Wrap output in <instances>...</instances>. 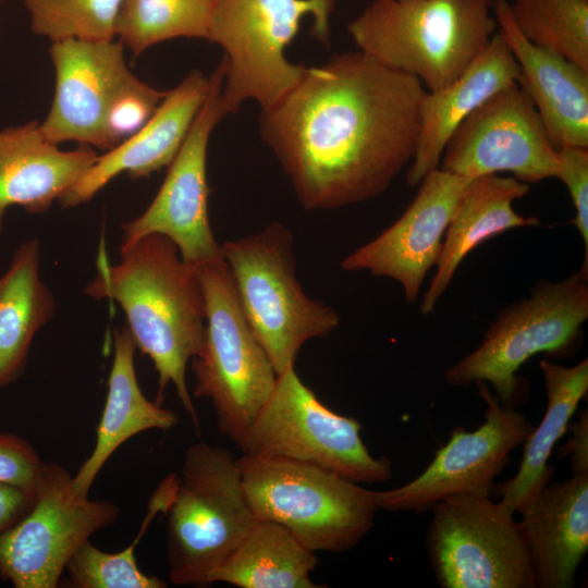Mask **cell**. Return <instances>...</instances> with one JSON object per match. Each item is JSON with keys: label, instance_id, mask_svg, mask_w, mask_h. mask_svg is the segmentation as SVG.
Wrapping results in <instances>:
<instances>
[{"label": "cell", "instance_id": "cell-29", "mask_svg": "<svg viewBox=\"0 0 588 588\" xmlns=\"http://www.w3.org/2000/svg\"><path fill=\"white\" fill-rule=\"evenodd\" d=\"M507 7L530 42L588 70V0H507Z\"/></svg>", "mask_w": 588, "mask_h": 588}, {"label": "cell", "instance_id": "cell-23", "mask_svg": "<svg viewBox=\"0 0 588 588\" xmlns=\"http://www.w3.org/2000/svg\"><path fill=\"white\" fill-rule=\"evenodd\" d=\"M529 192V185L515 177L488 174L466 185L449 222L437 271L422 296L420 313H433L449 287L460 264L478 245L507 230L538 225L535 217L517 213L513 204Z\"/></svg>", "mask_w": 588, "mask_h": 588}, {"label": "cell", "instance_id": "cell-9", "mask_svg": "<svg viewBox=\"0 0 588 588\" xmlns=\"http://www.w3.org/2000/svg\"><path fill=\"white\" fill-rule=\"evenodd\" d=\"M588 318V266L560 281H541L529 297L501 310L480 344L444 370L452 387L486 382L504 406L520 397L519 367L538 353L572 347Z\"/></svg>", "mask_w": 588, "mask_h": 588}, {"label": "cell", "instance_id": "cell-32", "mask_svg": "<svg viewBox=\"0 0 588 588\" xmlns=\"http://www.w3.org/2000/svg\"><path fill=\"white\" fill-rule=\"evenodd\" d=\"M166 93L132 75L114 98L108 113L107 135L111 149L146 124Z\"/></svg>", "mask_w": 588, "mask_h": 588}, {"label": "cell", "instance_id": "cell-5", "mask_svg": "<svg viewBox=\"0 0 588 588\" xmlns=\"http://www.w3.org/2000/svg\"><path fill=\"white\" fill-rule=\"evenodd\" d=\"M167 513L169 580L177 586L210 585L256 520L236 457L205 441L186 449Z\"/></svg>", "mask_w": 588, "mask_h": 588}, {"label": "cell", "instance_id": "cell-15", "mask_svg": "<svg viewBox=\"0 0 588 588\" xmlns=\"http://www.w3.org/2000/svg\"><path fill=\"white\" fill-rule=\"evenodd\" d=\"M440 164L470 180L510 172L529 185L555 177L559 159L535 106L514 83L464 119L448 140Z\"/></svg>", "mask_w": 588, "mask_h": 588}, {"label": "cell", "instance_id": "cell-37", "mask_svg": "<svg viewBox=\"0 0 588 588\" xmlns=\"http://www.w3.org/2000/svg\"><path fill=\"white\" fill-rule=\"evenodd\" d=\"M1 1V0H0Z\"/></svg>", "mask_w": 588, "mask_h": 588}, {"label": "cell", "instance_id": "cell-8", "mask_svg": "<svg viewBox=\"0 0 588 588\" xmlns=\"http://www.w3.org/2000/svg\"><path fill=\"white\" fill-rule=\"evenodd\" d=\"M206 322L200 352L191 360L195 397H207L217 428L235 444L270 395L274 370L241 308L222 256L198 267Z\"/></svg>", "mask_w": 588, "mask_h": 588}, {"label": "cell", "instance_id": "cell-38", "mask_svg": "<svg viewBox=\"0 0 588 588\" xmlns=\"http://www.w3.org/2000/svg\"><path fill=\"white\" fill-rule=\"evenodd\" d=\"M492 1V0H491Z\"/></svg>", "mask_w": 588, "mask_h": 588}, {"label": "cell", "instance_id": "cell-28", "mask_svg": "<svg viewBox=\"0 0 588 588\" xmlns=\"http://www.w3.org/2000/svg\"><path fill=\"white\" fill-rule=\"evenodd\" d=\"M216 0H123L115 38L137 57L176 38L208 39Z\"/></svg>", "mask_w": 588, "mask_h": 588}, {"label": "cell", "instance_id": "cell-36", "mask_svg": "<svg viewBox=\"0 0 588 588\" xmlns=\"http://www.w3.org/2000/svg\"><path fill=\"white\" fill-rule=\"evenodd\" d=\"M571 437L562 446L561 455L569 456L573 475L588 474V413L584 411L568 425Z\"/></svg>", "mask_w": 588, "mask_h": 588}, {"label": "cell", "instance_id": "cell-30", "mask_svg": "<svg viewBox=\"0 0 588 588\" xmlns=\"http://www.w3.org/2000/svg\"><path fill=\"white\" fill-rule=\"evenodd\" d=\"M167 507V497L157 491L139 532L133 542L119 552H106L84 542L69 561L64 573L74 588H164L168 584L144 573L137 564L135 549L148 524L159 510Z\"/></svg>", "mask_w": 588, "mask_h": 588}, {"label": "cell", "instance_id": "cell-22", "mask_svg": "<svg viewBox=\"0 0 588 588\" xmlns=\"http://www.w3.org/2000/svg\"><path fill=\"white\" fill-rule=\"evenodd\" d=\"M518 64L497 33L486 48L452 83L436 91L426 90L419 107L416 149L406 182L417 186L439 168L444 147L457 126L497 91L518 83Z\"/></svg>", "mask_w": 588, "mask_h": 588}, {"label": "cell", "instance_id": "cell-1", "mask_svg": "<svg viewBox=\"0 0 588 588\" xmlns=\"http://www.w3.org/2000/svg\"><path fill=\"white\" fill-rule=\"evenodd\" d=\"M425 91L360 50L336 53L260 109V137L304 209L355 205L385 192L413 160Z\"/></svg>", "mask_w": 588, "mask_h": 588}, {"label": "cell", "instance_id": "cell-3", "mask_svg": "<svg viewBox=\"0 0 588 588\" xmlns=\"http://www.w3.org/2000/svg\"><path fill=\"white\" fill-rule=\"evenodd\" d=\"M491 0H373L347 24L358 49L418 78L452 83L498 30Z\"/></svg>", "mask_w": 588, "mask_h": 588}, {"label": "cell", "instance_id": "cell-4", "mask_svg": "<svg viewBox=\"0 0 588 588\" xmlns=\"http://www.w3.org/2000/svg\"><path fill=\"white\" fill-rule=\"evenodd\" d=\"M256 519L285 527L310 551L345 552L371 530L376 491L332 470L269 455L236 457Z\"/></svg>", "mask_w": 588, "mask_h": 588}, {"label": "cell", "instance_id": "cell-14", "mask_svg": "<svg viewBox=\"0 0 588 588\" xmlns=\"http://www.w3.org/2000/svg\"><path fill=\"white\" fill-rule=\"evenodd\" d=\"M486 403L485 421L473 431L456 427L426 469L407 483L376 491L379 510L424 513L458 494L491 497L494 479L534 426L515 407L504 406L486 382H477Z\"/></svg>", "mask_w": 588, "mask_h": 588}, {"label": "cell", "instance_id": "cell-6", "mask_svg": "<svg viewBox=\"0 0 588 588\" xmlns=\"http://www.w3.org/2000/svg\"><path fill=\"white\" fill-rule=\"evenodd\" d=\"M338 0H216L208 39L223 51L222 105L236 113L246 100L260 109L282 98L306 66L290 62L285 49L306 16L311 35L330 46L331 17Z\"/></svg>", "mask_w": 588, "mask_h": 588}, {"label": "cell", "instance_id": "cell-35", "mask_svg": "<svg viewBox=\"0 0 588 588\" xmlns=\"http://www.w3.org/2000/svg\"><path fill=\"white\" fill-rule=\"evenodd\" d=\"M34 497V490L0 481V535L29 510Z\"/></svg>", "mask_w": 588, "mask_h": 588}, {"label": "cell", "instance_id": "cell-34", "mask_svg": "<svg viewBox=\"0 0 588 588\" xmlns=\"http://www.w3.org/2000/svg\"><path fill=\"white\" fill-rule=\"evenodd\" d=\"M44 461L23 438L0 433V481L34 490Z\"/></svg>", "mask_w": 588, "mask_h": 588}, {"label": "cell", "instance_id": "cell-20", "mask_svg": "<svg viewBox=\"0 0 588 588\" xmlns=\"http://www.w3.org/2000/svg\"><path fill=\"white\" fill-rule=\"evenodd\" d=\"M98 154L79 145L62 150L38 121L0 130V234L7 210L19 206L42 213L88 171Z\"/></svg>", "mask_w": 588, "mask_h": 588}, {"label": "cell", "instance_id": "cell-18", "mask_svg": "<svg viewBox=\"0 0 588 588\" xmlns=\"http://www.w3.org/2000/svg\"><path fill=\"white\" fill-rule=\"evenodd\" d=\"M208 77L189 72L168 90L152 117L131 137L98 155L84 176L60 199L63 208L89 201L114 177H148L169 167L180 150L208 90Z\"/></svg>", "mask_w": 588, "mask_h": 588}, {"label": "cell", "instance_id": "cell-33", "mask_svg": "<svg viewBox=\"0 0 588 588\" xmlns=\"http://www.w3.org/2000/svg\"><path fill=\"white\" fill-rule=\"evenodd\" d=\"M559 166L555 177L567 187L575 209L574 224L585 245V266H588V148H558Z\"/></svg>", "mask_w": 588, "mask_h": 588}, {"label": "cell", "instance_id": "cell-31", "mask_svg": "<svg viewBox=\"0 0 588 588\" xmlns=\"http://www.w3.org/2000/svg\"><path fill=\"white\" fill-rule=\"evenodd\" d=\"M123 0H24L33 33L53 41L112 40Z\"/></svg>", "mask_w": 588, "mask_h": 588}, {"label": "cell", "instance_id": "cell-13", "mask_svg": "<svg viewBox=\"0 0 588 588\" xmlns=\"http://www.w3.org/2000/svg\"><path fill=\"white\" fill-rule=\"evenodd\" d=\"M225 61L208 76L206 98L152 201L122 224L120 247L149 234L168 237L188 264L201 266L222 256L209 220L207 151L211 133L226 115L222 105Z\"/></svg>", "mask_w": 588, "mask_h": 588}, {"label": "cell", "instance_id": "cell-12", "mask_svg": "<svg viewBox=\"0 0 588 588\" xmlns=\"http://www.w3.org/2000/svg\"><path fill=\"white\" fill-rule=\"evenodd\" d=\"M72 480L44 462L32 506L0 535V577L15 588H56L76 550L119 518L118 504L77 495Z\"/></svg>", "mask_w": 588, "mask_h": 588}, {"label": "cell", "instance_id": "cell-24", "mask_svg": "<svg viewBox=\"0 0 588 588\" xmlns=\"http://www.w3.org/2000/svg\"><path fill=\"white\" fill-rule=\"evenodd\" d=\"M136 345L127 328L113 332V358L103 409L90 455L73 476V490L87 497L103 465L124 442L150 429L168 430L179 422L174 412L149 401L135 369Z\"/></svg>", "mask_w": 588, "mask_h": 588}, {"label": "cell", "instance_id": "cell-19", "mask_svg": "<svg viewBox=\"0 0 588 588\" xmlns=\"http://www.w3.org/2000/svg\"><path fill=\"white\" fill-rule=\"evenodd\" d=\"M491 7L498 32L518 64V85L554 146L588 148V70L525 38L513 22L507 0H492Z\"/></svg>", "mask_w": 588, "mask_h": 588}, {"label": "cell", "instance_id": "cell-26", "mask_svg": "<svg viewBox=\"0 0 588 588\" xmlns=\"http://www.w3.org/2000/svg\"><path fill=\"white\" fill-rule=\"evenodd\" d=\"M40 264V242L29 238L16 248L0 275V389L23 373L36 333L56 313Z\"/></svg>", "mask_w": 588, "mask_h": 588}, {"label": "cell", "instance_id": "cell-21", "mask_svg": "<svg viewBox=\"0 0 588 588\" xmlns=\"http://www.w3.org/2000/svg\"><path fill=\"white\" fill-rule=\"evenodd\" d=\"M518 513L536 588L573 587L588 551V474L549 482Z\"/></svg>", "mask_w": 588, "mask_h": 588}, {"label": "cell", "instance_id": "cell-2", "mask_svg": "<svg viewBox=\"0 0 588 588\" xmlns=\"http://www.w3.org/2000/svg\"><path fill=\"white\" fill-rule=\"evenodd\" d=\"M111 265L100 258L84 293L122 308L133 341L158 375L156 402L169 384L176 391L196 432L199 418L186 383V369L203 346L206 308L198 267L186 262L168 237L149 234L120 247Z\"/></svg>", "mask_w": 588, "mask_h": 588}, {"label": "cell", "instance_id": "cell-25", "mask_svg": "<svg viewBox=\"0 0 588 588\" xmlns=\"http://www.w3.org/2000/svg\"><path fill=\"white\" fill-rule=\"evenodd\" d=\"M547 406L542 420L525 440L517 473L494 487L499 505L510 514L518 510L549 483L553 467L548 464L554 445L566 432L569 420L588 391V359L562 366L541 359Z\"/></svg>", "mask_w": 588, "mask_h": 588}, {"label": "cell", "instance_id": "cell-11", "mask_svg": "<svg viewBox=\"0 0 588 588\" xmlns=\"http://www.w3.org/2000/svg\"><path fill=\"white\" fill-rule=\"evenodd\" d=\"M430 511L426 546L442 588H536L519 524L498 502L458 494Z\"/></svg>", "mask_w": 588, "mask_h": 588}, {"label": "cell", "instance_id": "cell-16", "mask_svg": "<svg viewBox=\"0 0 588 588\" xmlns=\"http://www.w3.org/2000/svg\"><path fill=\"white\" fill-rule=\"evenodd\" d=\"M54 95L41 132L52 143L76 142L108 151L110 107L134 73L121 41L64 39L53 41Z\"/></svg>", "mask_w": 588, "mask_h": 588}, {"label": "cell", "instance_id": "cell-27", "mask_svg": "<svg viewBox=\"0 0 588 588\" xmlns=\"http://www.w3.org/2000/svg\"><path fill=\"white\" fill-rule=\"evenodd\" d=\"M316 552L285 527L256 519L244 539L212 574L210 584L240 588H316L310 579L318 566Z\"/></svg>", "mask_w": 588, "mask_h": 588}, {"label": "cell", "instance_id": "cell-10", "mask_svg": "<svg viewBox=\"0 0 588 588\" xmlns=\"http://www.w3.org/2000/svg\"><path fill=\"white\" fill-rule=\"evenodd\" d=\"M360 430L357 419L321 403L290 366L277 375L270 395L236 445L242 454L316 465L358 483L388 481L393 475L391 460L375 457Z\"/></svg>", "mask_w": 588, "mask_h": 588}, {"label": "cell", "instance_id": "cell-17", "mask_svg": "<svg viewBox=\"0 0 588 588\" xmlns=\"http://www.w3.org/2000/svg\"><path fill=\"white\" fill-rule=\"evenodd\" d=\"M470 179L437 168L389 228L341 261L346 271H368L396 281L407 303H414L427 272L440 257L443 236Z\"/></svg>", "mask_w": 588, "mask_h": 588}, {"label": "cell", "instance_id": "cell-7", "mask_svg": "<svg viewBox=\"0 0 588 588\" xmlns=\"http://www.w3.org/2000/svg\"><path fill=\"white\" fill-rule=\"evenodd\" d=\"M293 241L290 229L273 222L221 245L243 314L277 373L295 366L307 341L328 336L341 321L332 307L303 291Z\"/></svg>", "mask_w": 588, "mask_h": 588}]
</instances>
